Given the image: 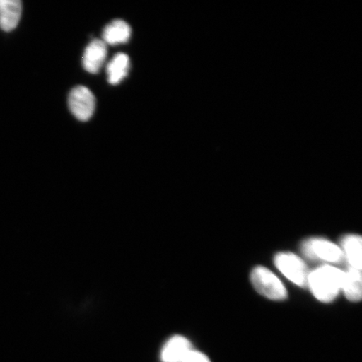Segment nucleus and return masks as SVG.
Here are the masks:
<instances>
[{"mask_svg":"<svg viewBox=\"0 0 362 362\" xmlns=\"http://www.w3.org/2000/svg\"><path fill=\"white\" fill-rule=\"evenodd\" d=\"M344 271L325 264L310 272L307 284L313 296L320 302L330 303L341 293Z\"/></svg>","mask_w":362,"mask_h":362,"instance_id":"1","label":"nucleus"},{"mask_svg":"<svg viewBox=\"0 0 362 362\" xmlns=\"http://www.w3.org/2000/svg\"><path fill=\"white\" fill-rule=\"evenodd\" d=\"M250 279L256 291L269 300L281 301L287 298L286 288L281 280L269 269L262 266L256 267L252 271Z\"/></svg>","mask_w":362,"mask_h":362,"instance_id":"2","label":"nucleus"},{"mask_svg":"<svg viewBox=\"0 0 362 362\" xmlns=\"http://www.w3.org/2000/svg\"><path fill=\"white\" fill-rule=\"evenodd\" d=\"M301 251L308 259L311 260L339 264L345 259L341 247L322 238H312L305 240L302 243Z\"/></svg>","mask_w":362,"mask_h":362,"instance_id":"3","label":"nucleus"},{"mask_svg":"<svg viewBox=\"0 0 362 362\" xmlns=\"http://www.w3.org/2000/svg\"><path fill=\"white\" fill-rule=\"evenodd\" d=\"M274 264L294 284L300 287H305L307 284L310 272L308 271L305 262L294 253H278L274 257Z\"/></svg>","mask_w":362,"mask_h":362,"instance_id":"4","label":"nucleus"},{"mask_svg":"<svg viewBox=\"0 0 362 362\" xmlns=\"http://www.w3.org/2000/svg\"><path fill=\"white\" fill-rule=\"evenodd\" d=\"M68 105L76 119L86 122L93 115L96 99L89 88L84 86H78L71 90L68 98Z\"/></svg>","mask_w":362,"mask_h":362,"instance_id":"5","label":"nucleus"},{"mask_svg":"<svg viewBox=\"0 0 362 362\" xmlns=\"http://www.w3.org/2000/svg\"><path fill=\"white\" fill-rule=\"evenodd\" d=\"M107 55V47L103 40L95 39L84 52L83 64L89 74H97L101 70Z\"/></svg>","mask_w":362,"mask_h":362,"instance_id":"6","label":"nucleus"},{"mask_svg":"<svg viewBox=\"0 0 362 362\" xmlns=\"http://www.w3.org/2000/svg\"><path fill=\"white\" fill-rule=\"evenodd\" d=\"M192 351V344L184 337L175 336L169 339L163 348V362H183Z\"/></svg>","mask_w":362,"mask_h":362,"instance_id":"7","label":"nucleus"},{"mask_svg":"<svg viewBox=\"0 0 362 362\" xmlns=\"http://www.w3.org/2000/svg\"><path fill=\"white\" fill-rule=\"evenodd\" d=\"M21 13L22 4L19 0H0V29L6 33L15 30Z\"/></svg>","mask_w":362,"mask_h":362,"instance_id":"8","label":"nucleus"},{"mask_svg":"<svg viewBox=\"0 0 362 362\" xmlns=\"http://www.w3.org/2000/svg\"><path fill=\"white\" fill-rule=\"evenodd\" d=\"M344 257L349 262L350 268L361 270L362 240L359 235L349 234L341 240Z\"/></svg>","mask_w":362,"mask_h":362,"instance_id":"9","label":"nucleus"},{"mask_svg":"<svg viewBox=\"0 0 362 362\" xmlns=\"http://www.w3.org/2000/svg\"><path fill=\"white\" fill-rule=\"evenodd\" d=\"M132 33L128 23L123 20L112 21L103 30V40L105 44L116 45L129 42Z\"/></svg>","mask_w":362,"mask_h":362,"instance_id":"10","label":"nucleus"},{"mask_svg":"<svg viewBox=\"0 0 362 362\" xmlns=\"http://www.w3.org/2000/svg\"><path fill=\"white\" fill-rule=\"evenodd\" d=\"M361 270L350 268L344 271L341 291L348 300L359 302L361 300Z\"/></svg>","mask_w":362,"mask_h":362,"instance_id":"11","label":"nucleus"},{"mask_svg":"<svg viewBox=\"0 0 362 362\" xmlns=\"http://www.w3.org/2000/svg\"><path fill=\"white\" fill-rule=\"evenodd\" d=\"M129 57L124 53H117L107 66V81L112 85H117L129 74Z\"/></svg>","mask_w":362,"mask_h":362,"instance_id":"12","label":"nucleus"},{"mask_svg":"<svg viewBox=\"0 0 362 362\" xmlns=\"http://www.w3.org/2000/svg\"><path fill=\"white\" fill-rule=\"evenodd\" d=\"M183 362H211V361L205 354H203L202 352L192 350L189 353L188 356L185 357Z\"/></svg>","mask_w":362,"mask_h":362,"instance_id":"13","label":"nucleus"}]
</instances>
